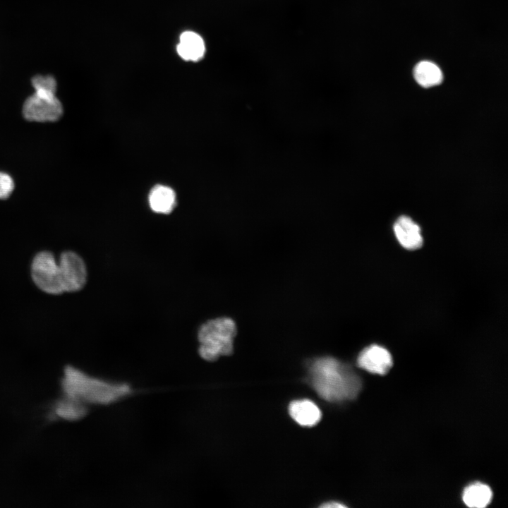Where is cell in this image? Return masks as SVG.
<instances>
[{"instance_id":"obj_1","label":"cell","mask_w":508,"mask_h":508,"mask_svg":"<svg viewBox=\"0 0 508 508\" xmlns=\"http://www.w3.org/2000/svg\"><path fill=\"white\" fill-rule=\"evenodd\" d=\"M309 374L315 392L328 401L353 399L361 389V378L351 368L331 357L315 359L309 367Z\"/></svg>"},{"instance_id":"obj_2","label":"cell","mask_w":508,"mask_h":508,"mask_svg":"<svg viewBox=\"0 0 508 508\" xmlns=\"http://www.w3.org/2000/svg\"><path fill=\"white\" fill-rule=\"evenodd\" d=\"M61 385L66 397L85 404H110L128 395L131 391L127 384L97 378L72 366L65 368Z\"/></svg>"},{"instance_id":"obj_3","label":"cell","mask_w":508,"mask_h":508,"mask_svg":"<svg viewBox=\"0 0 508 508\" xmlns=\"http://www.w3.org/2000/svg\"><path fill=\"white\" fill-rule=\"evenodd\" d=\"M236 334V324L229 318L207 321L198 330L199 355L207 361H214L221 356L230 355Z\"/></svg>"},{"instance_id":"obj_4","label":"cell","mask_w":508,"mask_h":508,"mask_svg":"<svg viewBox=\"0 0 508 508\" xmlns=\"http://www.w3.org/2000/svg\"><path fill=\"white\" fill-rule=\"evenodd\" d=\"M31 275L34 283L44 292L55 295L64 292L61 267L52 253L42 251L35 255Z\"/></svg>"},{"instance_id":"obj_5","label":"cell","mask_w":508,"mask_h":508,"mask_svg":"<svg viewBox=\"0 0 508 508\" xmlns=\"http://www.w3.org/2000/svg\"><path fill=\"white\" fill-rule=\"evenodd\" d=\"M63 106L56 94L35 92L23 105V115L29 121L54 122L63 115Z\"/></svg>"},{"instance_id":"obj_6","label":"cell","mask_w":508,"mask_h":508,"mask_svg":"<svg viewBox=\"0 0 508 508\" xmlns=\"http://www.w3.org/2000/svg\"><path fill=\"white\" fill-rule=\"evenodd\" d=\"M61 270L64 292L80 290L85 284L87 270L83 259L75 253L66 251L58 261Z\"/></svg>"},{"instance_id":"obj_7","label":"cell","mask_w":508,"mask_h":508,"mask_svg":"<svg viewBox=\"0 0 508 508\" xmlns=\"http://www.w3.org/2000/svg\"><path fill=\"white\" fill-rule=\"evenodd\" d=\"M357 363L370 373L384 375L392 367L393 359L387 349L378 344H372L361 351Z\"/></svg>"},{"instance_id":"obj_8","label":"cell","mask_w":508,"mask_h":508,"mask_svg":"<svg viewBox=\"0 0 508 508\" xmlns=\"http://www.w3.org/2000/svg\"><path fill=\"white\" fill-rule=\"evenodd\" d=\"M393 230L397 240L405 249L420 248L423 242L420 226L410 217L401 216L395 222Z\"/></svg>"},{"instance_id":"obj_9","label":"cell","mask_w":508,"mask_h":508,"mask_svg":"<svg viewBox=\"0 0 508 508\" xmlns=\"http://www.w3.org/2000/svg\"><path fill=\"white\" fill-rule=\"evenodd\" d=\"M176 50L183 59L197 61L205 55V44L198 34L192 31H186L180 35Z\"/></svg>"},{"instance_id":"obj_10","label":"cell","mask_w":508,"mask_h":508,"mask_svg":"<svg viewBox=\"0 0 508 508\" xmlns=\"http://www.w3.org/2000/svg\"><path fill=\"white\" fill-rule=\"evenodd\" d=\"M291 418L302 426L311 427L321 418V411L312 401L301 399L292 401L289 406Z\"/></svg>"},{"instance_id":"obj_11","label":"cell","mask_w":508,"mask_h":508,"mask_svg":"<svg viewBox=\"0 0 508 508\" xmlns=\"http://www.w3.org/2000/svg\"><path fill=\"white\" fill-rule=\"evenodd\" d=\"M149 205L157 213L169 214L176 205L175 192L168 186L157 185L150 193Z\"/></svg>"},{"instance_id":"obj_12","label":"cell","mask_w":508,"mask_h":508,"mask_svg":"<svg viewBox=\"0 0 508 508\" xmlns=\"http://www.w3.org/2000/svg\"><path fill=\"white\" fill-rule=\"evenodd\" d=\"M492 492L490 488L481 483H474L464 490L462 500L464 504L472 508H483L488 506L492 500Z\"/></svg>"},{"instance_id":"obj_13","label":"cell","mask_w":508,"mask_h":508,"mask_svg":"<svg viewBox=\"0 0 508 508\" xmlns=\"http://www.w3.org/2000/svg\"><path fill=\"white\" fill-rule=\"evenodd\" d=\"M416 82L423 87H430L441 83L443 75L441 69L434 63L422 61L413 69Z\"/></svg>"},{"instance_id":"obj_14","label":"cell","mask_w":508,"mask_h":508,"mask_svg":"<svg viewBox=\"0 0 508 508\" xmlns=\"http://www.w3.org/2000/svg\"><path fill=\"white\" fill-rule=\"evenodd\" d=\"M55 413L57 416L68 421L79 420L87 414L86 404L66 396V398L57 403Z\"/></svg>"},{"instance_id":"obj_15","label":"cell","mask_w":508,"mask_h":508,"mask_svg":"<svg viewBox=\"0 0 508 508\" xmlns=\"http://www.w3.org/2000/svg\"><path fill=\"white\" fill-rule=\"evenodd\" d=\"M32 85L35 92L56 94L57 83L49 75H37L32 78Z\"/></svg>"},{"instance_id":"obj_16","label":"cell","mask_w":508,"mask_h":508,"mask_svg":"<svg viewBox=\"0 0 508 508\" xmlns=\"http://www.w3.org/2000/svg\"><path fill=\"white\" fill-rule=\"evenodd\" d=\"M14 188L15 183L12 177L5 172L0 171V200L9 198Z\"/></svg>"},{"instance_id":"obj_17","label":"cell","mask_w":508,"mask_h":508,"mask_svg":"<svg viewBox=\"0 0 508 508\" xmlns=\"http://www.w3.org/2000/svg\"><path fill=\"white\" fill-rule=\"evenodd\" d=\"M323 508H344L346 507V505L341 503H339L337 502H326L320 506Z\"/></svg>"}]
</instances>
